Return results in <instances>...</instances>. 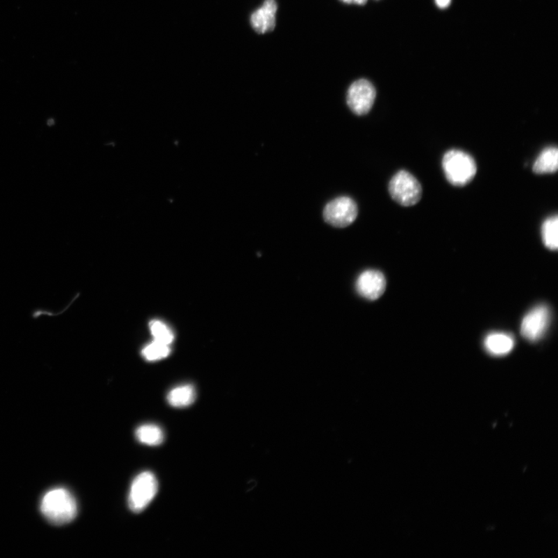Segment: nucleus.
<instances>
[{
	"mask_svg": "<svg viewBox=\"0 0 558 558\" xmlns=\"http://www.w3.org/2000/svg\"><path fill=\"white\" fill-rule=\"evenodd\" d=\"M558 218L552 216L548 218L542 225L541 234L543 244L550 250H557L558 248Z\"/></svg>",
	"mask_w": 558,
	"mask_h": 558,
	"instance_id": "4468645a",
	"label": "nucleus"
},
{
	"mask_svg": "<svg viewBox=\"0 0 558 558\" xmlns=\"http://www.w3.org/2000/svg\"><path fill=\"white\" fill-rule=\"evenodd\" d=\"M41 510L52 524L64 525L76 518L78 507L76 499L68 490L55 489L49 491L43 497Z\"/></svg>",
	"mask_w": 558,
	"mask_h": 558,
	"instance_id": "f257e3e1",
	"label": "nucleus"
},
{
	"mask_svg": "<svg viewBox=\"0 0 558 558\" xmlns=\"http://www.w3.org/2000/svg\"><path fill=\"white\" fill-rule=\"evenodd\" d=\"M341 1L346 3H355L359 5H364L367 3V0H341Z\"/></svg>",
	"mask_w": 558,
	"mask_h": 558,
	"instance_id": "a211bd4d",
	"label": "nucleus"
},
{
	"mask_svg": "<svg viewBox=\"0 0 558 558\" xmlns=\"http://www.w3.org/2000/svg\"><path fill=\"white\" fill-rule=\"evenodd\" d=\"M485 346L492 355H503L511 352L514 347V340L511 336L506 334H492L485 338Z\"/></svg>",
	"mask_w": 558,
	"mask_h": 558,
	"instance_id": "9b49d317",
	"label": "nucleus"
},
{
	"mask_svg": "<svg viewBox=\"0 0 558 558\" xmlns=\"http://www.w3.org/2000/svg\"><path fill=\"white\" fill-rule=\"evenodd\" d=\"M549 320L550 311L548 306L541 305L535 307L522 321V335L529 341H538L545 334Z\"/></svg>",
	"mask_w": 558,
	"mask_h": 558,
	"instance_id": "0eeeda50",
	"label": "nucleus"
},
{
	"mask_svg": "<svg viewBox=\"0 0 558 558\" xmlns=\"http://www.w3.org/2000/svg\"><path fill=\"white\" fill-rule=\"evenodd\" d=\"M171 353L170 345L155 341L142 350V355L149 362L166 359Z\"/></svg>",
	"mask_w": 558,
	"mask_h": 558,
	"instance_id": "2eb2a0df",
	"label": "nucleus"
},
{
	"mask_svg": "<svg viewBox=\"0 0 558 558\" xmlns=\"http://www.w3.org/2000/svg\"><path fill=\"white\" fill-rule=\"evenodd\" d=\"M375 97L374 85L366 80H360L350 85L348 91L347 103L356 115L363 116L370 112Z\"/></svg>",
	"mask_w": 558,
	"mask_h": 558,
	"instance_id": "423d86ee",
	"label": "nucleus"
},
{
	"mask_svg": "<svg viewBox=\"0 0 558 558\" xmlns=\"http://www.w3.org/2000/svg\"><path fill=\"white\" fill-rule=\"evenodd\" d=\"M391 197L403 206H412L419 203L422 197V186L411 173L405 170L398 171L389 185Z\"/></svg>",
	"mask_w": 558,
	"mask_h": 558,
	"instance_id": "7ed1b4c3",
	"label": "nucleus"
},
{
	"mask_svg": "<svg viewBox=\"0 0 558 558\" xmlns=\"http://www.w3.org/2000/svg\"><path fill=\"white\" fill-rule=\"evenodd\" d=\"M138 441L148 446H159L164 439L162 429L155 424H145L139 427L136 431Z\"/></svg>",
	"mask_w": 558,
	"mask_h": 558,
	"instance_id": "ddd939ff",
	"label": "nucleus"
},
{
	"mask_svg": "<svg viewBox=\"0 0 558 558\" xmlns=\"http://www.w3.org/2000/svg\"><path fill=\"white\" fill-rule=\"evenodd\" d=\"M450 2H452V0H436V5L442 9L446 8V7L450 5Z\"/></svg>",
	"mask_w": 558,
	"mask_h": 558,
	"instance_id": "f3484780",
	"label": "nucleus"
},
{
	"mask_svg": "<svg viewBox=\"0 0 558 558\" xmlns=\"http://www.w3.org/2000/svg\"><path fill=\"white\" fill-rule=\"evenodd\" d=\"M157 490L159 482L152 472L145 471L134 478L128 496V506L130 510L139 513L145 510L152 502Z\"/></svg>",
	"mask_w": 558,
	"mask_h": 558,
	"instance_id": "20e7f679",
	"label": "nucleus"
},
{
	"mask_svg": "<svg viewBox=\"0 0 558 558\" xmlns=\"http://www.w3.org/2000/svg\"><path fill=\"white\" fill-rule=\"evenodd\" d=\"M359 215V208L355 200L341 196L327 203L324 210V218L328 224L345 228L352 224Z\"/></svg>",
	"mask_w": 558,
	"mask_h": 558,
	"instance_id": "39448f33",
	"label": "nucleus"
},
{
	"mask_svg": "<svg viewBox=\"0 0 558 558\" xmlns=\"http://www.w3.org/2000/svg\"><path fill=\"white\" fill-rule=\"evenodd\" d=\"M196 392L191 385H184L171 389L167 396L169 405L176 408L187 407L195 402Z\"/></svg>",
	"mask_w": 558,
	"mask_h": 558,
	"instance_id": "f8f14e48",
	"label": "nucleus"
},
{
	"mask_svg": "<svg viewBox=\"0 0 558 558\" xmlns=\"http://www.w3.org/2000/svg\"><path fill=\"white\" fill-rule=\"evenodd\" d=\"M442 167L448 181L455 186L468 184L477 173L473 157L461 150H450L443 157Z\"/></svg>",
	"mask_w": 558,
	"mask_h": 558,
	"instance_id": "f03ea898",
	"label": "nucleus"
},
{
	"mask_svg": "<svg viewBox=\"0 0 558 558\" xmlns=\"http://www.w3.org/2000/svg\"><path fill=\"white\" fill-rule=\"evenodd\" d=\"M150 330L155 341L170 345L174 341V333L169 327L161 320H155L150 322Z\"/></svg>",
	"mask_w": 558,
	"mask_h": 558,
	"instance_id": "dca6fc26",
	"label": "nucleus"
},
{
	"mask_svg": "<svg viewBox=\"0 0 558 558\" xmlns=\"http://www.w3.org/2000/svg\"><path fill=\"white\" fill-rule=\"evenodd\" d=\"M386 280L381 271L367 270L362 273L356 282V289L359 294L369 300L380 298L385 290Z\"/></svg>",
	"mask_w": 558,
	"mask_h": 558,
	"instance_id": "6e6552de",
	"label": "nucleus"
},
{
	"mask_svg": "<svg viewBox=\"0 0 558 558\" xmlns=\"http://www.w3.org/2000/svg\"><path fill=\"white\" fill-rule=\"evenodd\" d=\"M277 9L275 0H266L261 8L253 13L250 24L257 33L266 34L275 29Z\"/></svg>",
	"mask_w": 558,
	"mask_h": 558,
	"instance_id": "1a4fd4ad",
	"label": "nucleus"
},
{
	"mask_svg": "<svg viewBox=\"0 0 558 558\" xmlns=\"http://www.w3.org/2000/svg\"><path fill=\"white\" fill-rule=\"evenodd\" d=\"M558 168V151L556 147H548L543 149L536 159L533 171L538 175L552 174L556 173Z\"/></svg>",
	"mask_w": 558,
	"mask_h": 558,
	"instance_id": "9d476101",
	"label": "nucleus"
}]
</instances>
